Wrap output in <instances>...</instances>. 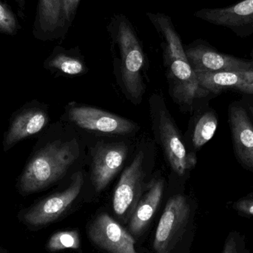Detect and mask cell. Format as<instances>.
Listing matches in <instances>:
<instances>
[{"mask_svg": "<svg viewBox=\"0 0 253 253\" xmlns=\"http://www.w3.org/2000/svg\"><path fill=\"white\" fill-rule=\"evenodd\" d=\"M146 16L162 39L165 60L173 81L174 96L181 103L190 105L209 95L199 84L170 16L160 12H147Z\"/></svg>", "mask_w": 253, "mask_h": 253, "instance_id": "6da1fadb", "label": "cell"}, {"mask_svg": "<svg viewBox=\"0 0 253 253\" xmlns=\"http://www.w3.org/2000/svg\"><path fill=\"white\" fill-rule=\"evenodd\" d=\"M107 31L120 53L122 77L126 91L134 99H138L144 92L141 73L145 56L136 31L127 16L116 13L110 19Z\"/></svg>", "mask_w": 253, "mask_h": 253, "instance_id": "7a4b0ae2", "label": "cell"}, {"mask_svg": "<svg viewBox=\"0 0 253 253\" xmlns=\"http://www.w3.org/2000/svg\"><path fill=\"white\" fill-rule=\"evenodd\" d=\"M80 153L77 140L55 141L45 146L27 165L19 181L24 193H34L61 178Z\"/></svg>", "mask_w": 253, "mask_h": 253, "instance_id": "3957f363", "label": "cell"}, {"mask_svg": "<svg viewBox=\"0 0 253 253\" xmlns=\"http://www.w3.org/2000/svg\"><path fill=\"white\" fill-rule=\"evenodd\" d=\"M195 72L253 71V60L240 59L218 51L205 40H196L184 47Z\"/></svg>", "mask_w": 253, "mask_h": 253, "instance_id": "277c9868", "label": "cell"}, {"mask_svg": "<svg viewBox=\"0 0 253 253\" xmlns=\"http://www.w3.org/2000/svg\"><path fill=\"white\" fill-rule=\"evenodd\" d=\"M189 213L190 208L184 196L177 195L168 201L155 235L156 253H172L184 233Z\"/></svg>", "mask_w": 253, "mask_h": 253, "instance_id": "5b68a950", "label": "cell"}, {"mask_svg": "<svg viewBox=\"0 0 253 253\" xmlns=\"http://www.w3.org/2000/svg\"><path fill=\"white\" fill-rule=\"evenodd\" d=\"M194 16L208 23L227 28L241 38L253 35V0H242L224 7L202 8L195 12Z\"/></svg>", "mask_w": 253, "mask_h": 253, "instance_id": "8992f818", "label": "cell"}, {"mask_svg": "<svg viewBox=\"0 0 253 253\" xmlns=\"http://www.w3.org/2000/svg\"><path fill=\"white\" fill-rule=\"evenodd\" d=\"M83 183V173L77 172L73 175L68 189L39 202L25 214L24 219L28 224L34 226L44 225L57 219L77 199Z\"/></svg>", "mask_w": 253, "mask_h": 253, "instance_id": "52a82bcc", "label": "cell"}, {"mask_svg": "<svg viewBox=\"0 0 253 253\" xmlns=\"http://www.w3.org/2000/svg\"><path fill=\"white\" fill-rule=\"evenodd\" d=\"M127 153L128 147L125 143L96 144L93 152L91 178L97 193L102 191L111 182L123 166Z\"/></svg>", "mask_w": 253, "mask_h": 253, "instance_id": "ba28073f", "label": "cell"}, {"mask_svg": "<svg viewBox=\"0 0 253 253\" xmlns=\"http://www.w3.org/2000/svg\"><path fill=\"white\" fill-rule=\"evenodd\" d=\"M144 154L141 151L132 163L125 169L114 193L113 205L118 215L134 212L142 192L144 174L143 169Z\"/></svg>", "mask_w": 253, "mask_h": 253, "instance_id": "9c48e42d", "label": "cell"}, {"mask_svg": "<svg viewBox=\"0 0 253 253\" xmlns=\"http://www.w3.org/2000/svg\"><path fill=\"white\" fill-rule=\"evenodd\" d=\"M93 243L110 253H138L133 238L107 214L98 216L88 228Z\"/></svg>", "mask_w": 253, "mask_h": 253, "instance_id": "30bf717a", "label": "cell"}, {"mask_svg": "<svg viewBox=\"0 0 253 253\" xmlns=\"http://www.w3.org/2000/svg\"><path fill=\"white\" fill-rule=\"evenodd\" d=\"M158 126L162 146L171 168L178 175H184L196 165V155L187 153L175 125L166 111H161Z\"/></svg>", "mask_w": 253, "mask_h": 253, "instance_id": "8fae6325", "label": "cell"}, {"mask_svg": "<svg viewBox=\"0 0 253 253\" xmlns=\"http://www.w3.org/2000/svg\"><path fill=\"white\" fill-rule=\"evenodd\" d=\"M70 26L64 14L63 0H39L33 25V35L41 41L63 38Z\"/></svg>", "mask_w": 253, "mask_h": 253, "instance_id": "7c38bea8", "label": "cell"}, {"mask_svg": "<svg viewBox=\"0 0 253 253\" xmlns=\"http://www.w3.org/2000/svg\"><path fill=\"white\" fill-rule=\"evenodd\" d=\"M69 118L80 127L105 133L126 134L135 129L129 120L91 107H72Z\"/></svg>", "mask_w": 253, "mask_h": 253, "instance_id": "4fadbf2b", "label": "cell"}, {"mask_svg": "<svg viewBox=\"0 0 253 253\" xmlns=\"http://www.w3.org/2000/svg\"><path fill=\"white\" fill-rule=\"evenodd\" d=\"M229 121L236 155L245 166L253 169V126L245 108L232 105Z\"/></svg>", "mask_w": 253, "mask_h": 253, "instance_id": "5bb4252c", "label": "cell"}, {"mask_svg": "<svg viewBox=\"0 0 253 253\" xmlns=\"http://www.w3.org/2000/svg\"><path fill=\"white\" fill-rule=\"evenodd\" d=\"M163 191V179H155L149 184L148 190L137 205L129 223V229L134 234H140L147 227L160 203Z\"/></svg>", "mask_w": 253, "mask_h": 253, "instance_id": "9a60e30c", "label": "cell"}, {"mask_svg": "<svg viewBox=\"0 0 253 253\" xmlns=\"http://www.w3.org/2000/svg\"><path fill=\"white\" fill-rule=\"evenodd\" d=\"M47 123V115L41 110H28L19 114L10 125L4 138V151L20 140L41 130Z\"/></svg>", "mask_w": 253, "mask_h": 253, "instance_id": "2e32d148", "label": "cell"}, {"mask_svg": "<svg viewBox=\"0 0 253 253\" xmlns=\"http://www.w3.org/2000/svg\"><path fill=\"white\" fill-rule=\"evenodd\" d=\"M199 84L209 93H221L237 86L253 83V71L195 72Z\"/></svg>", "mask_w": 253, "mask_h": 253, "instance_id": "e0dca14e", "label": "cell"}, {"mask_svg": "<svg viewBox=\"0 0 253 253\" xmlns=\"http://www.w3.org/2000/svg\"><path fill=\"white\" fill-rule=\"evenodd\" d=\"M46 66L58 70L68 75H79L85 71V65L80 58L67 51L60 46L55 47L53 53L46 60Z\"/></svg>", "mask_w": 253, "mask_h": 253, "instance_id": "ac0fdd59", "label": "cell"}, {"mask_svg": "<svg viewBox=\"0 0 253 253\" xmlns=\"http://www.w3.org/2000/svg\"><path fill=\"white\" fill-rule=\"evenodd\" d=\"M218 123V119L212 112L206 113L199 119L193 132V142L195 147L200 148L213 137Z\"/></svg>", "mask_w": 253, "mask_h": 253, "instance_id": "d6986e66", "label": "cell"}, {"mask_svg": "<svg viewBox=\"0 0 253 253\" xmlns=\"http://www.w3.org/2000/svg\"><path fill=\"white\" fill-rule=\"evenodd\" d=\"M20 29L17 16L4 0H0V34L15 36Z\"/></svg>", "mask_w": 253, "mask_h": 253, "instance_id": "ffe728a7", "label": "cell"}, {"mask_svg": "<svg viewBox=\"0 0 253 253\" xmlns=\"http://www.w3.org/2000/svg\"><path fill=\"white\" fill-rule=\"evenodd\" d=\"M80 246V236L77 231L59 232L52 236L47 243V248L51 251L78 249Z\"/></svg>", "mask_w": 253, "mask_h": 253, "instance_id": "44dd1931", "label": "cell"}, {"mask_svg": "<svg viewBox=\"0 0 253 253\" xmlns=\"http://www.w3.org/2000/svg\"><path fill=\"white\" fill-rule=\"evenodd\" d=\"M82 0H63L64 14L70 27L74 22Z\"/></svg>", "mask_w": 253, "mask_h": 253, "instance_id": "7402d4cb", "label": "cell"}, {"mask_svg": "<svg viewBox=\"0 0 253 253\" xmlns=\"http://www.w3.org/2000/svg\"><path fill=\"white\" fill-rule=\"evenodd\" d=\"M238 206L239 209L245 211L251 215H253V199L241 201L238 204Z\"/></svg>", "mask_w": 253, "mask_h": 253, "instance_id": "603a6c76", "label": "cell"}, {"mask_svg": "<svg viewBox=\"0 0 253 253\" xmlns=\"http://www.w3.org/2000/svg\"><path fill=\"white\" fill-rule=\"evenodd\" d=\"M232 90L234 91L240 92V93H246V94L253 95V83L237 86V87H233Z\"/></svg>", "mask_w": 253, "mask_h": 253, "instance_id": "cb8c5ba5", "label": "cell"}, {"mask_svg": "<svg viewBox=\"0 0 253 253\" xmlns=\"http://www.w3.org/2000/svg\"><path fill=\"white\" fill-rule=\"evenodd\" d=\"M14 1L17 4L19 15L21 17L23 18L25 16V8H26V1L25 0H14Z\"/></svg>", "mask_w": 253, "mask_h": 253, "instance_id": "d4e9b609", "label": "cell"}, {"mask_svg": "<svg viewBox=\"0 0 253 253\" xmlns=\"http://www.w3.org/2000/svg\"><path fill=\"white\" fill-rule=\"evenodd\" d=\"M250 111H251V114H252L253 116V105L250 106Z\"/></svg>", "mask_w": 253, "mask_h": 253, "instance_id": "484cf974", "label": "cell"}, {"mask_svg": "<svg viewBox=\"0 0 253 253\" xmlns=\"http://www.w3.org/2000/svg\"><path fill=\"white\" fill-rule=\"evenodd\" d=\"M251 57H252V59L253 60V50L252 52H251Z\"/></svg>", "mask_w": 253, "mask_h": 253, "instance_id": "4316f807", "label": "cell"}]
</instances>
